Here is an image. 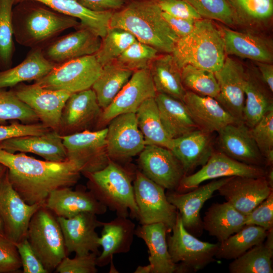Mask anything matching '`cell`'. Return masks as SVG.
Instances as JSON below:
<instances>
[{"mask_svg": "<svg viewBox=\"0 0 273 273\" xmlns=\"http://www.w3.org/2000/svg\"><path fill=\"white\" fill-rule=\"evenodd\" d=\"M0 163L7 169L9 179L25 202L44 205L54 191L71 187L80 172L72 162L40 160L25 153H11L0 148Z\"/></svg>", "mask_w": 273, "mask_h": 273, "instance_id": "1", "label": "cell"}, {"mask_svg": "<svg viewBox=\"0 0 273 273\" xmlns=\"http://www.w3.org/2000/svg\"><path fill=\"white\" fill-rule=\"evenodd\" d=\"M113 12L109 28L124 30L138 41L171 54L178 39L162 16L156 0H134Z\"/></svg>", "mask_w": 273, "mask_h": 273, "instance_id": "2", "label": "cell"}, {"mask_svg": "<svg viewBox=\"0 0 273 273\" xmlns=\"http://www.w3.org/2000/svg\"><path fill=\"white\" fill-rule=\"evenodd\" d=\"M80 22L35 1L17 4L12 12L13 36L20 44L42 48L65 30L78 28Z\"/></svg>", "mask_w": 273, "mask_h": 273, "instance_id": "3", "label": "cell"}, {"mask_svg": "<svg viewBox=\"0 0 273 273\" xmlns=\"http://www.w3.org/2000/svg\"><path fill=\"white\" fill-rule=\"evenodd\" d=\"M171 54L180 69L190 64L215 72L226 57L221 31L211 20H197L193 30L178 38Z\"/></svg>", "mask_w": 273, "mask_h": 273, "instance_id": "4", "label": "cell"}, {"mask_svg": "<svg viewBox=\"0 0 273 273\" xmlns=\"http://www.w3.org/2000/svg\"><path fill=\"white\" fill-rule=\"evenodd\" d=\"M84 175L88 179V190L107 209L118 216L138 219L132 182L135 175L111 160L104 168Z\"/></svg>", "mask_w": 273, "mask_h": 273, "instance_id": "5", "label": "cell"}, {"mask_svg": "<svg viewBox=\"0 0 273 273\" xmlns=\"http://www.w3.org/2000/svg\"><path fill=\"white\" fill-rule=\"evenodd\" d=\"M26 238L48 271L55 270L67 256L57 216L44 205L32 216Z\"/></svg>", "mask_w": 273, "mask_h": 273, "instance_id": "6", "label": "cell"}, {"mask_svg": "<svg viewBox=\"0 0 273 273\" xmlns=\"http://www.w3.org/2000/svg\"><path fill=\"white\" fill-rule=\"evenodd\" d=\"M171 231L167 238L168 249L178 273L197 271L215 260L219 242L199 240L184 227L178 212Z\"/></svg>", "mask_w": 273, "mask_h": 273, "instance_id": "7", "label": "cell"}, {"mask_svg": "<svg viewBox=\"0 0 273 273\" xmlns=\"http://www.w3.org/2000/svg\"><path fill=\"white\" fill-rule=\"evenodd\" d=\"M102 67L95 54L85 56L56 66L34 83L47 89L72 94L90 88Z\"/></svg>", "mask_w": 273, "mask_h": 273, "instance_id": "8", "label": "cell"}, {"mask_svg": "<svg viewBox=\"0 0 273 273\" xmlns=\"http://www.w3.org/2000/svg\"><path fill=\"white\" fill-rule=\"evenodd\" d=\"M133 191L141 224H165L170 231L175 223L178 211L167 200L165 189L141 171L136 170L133 181Z\"/></svg>", "mask_w": 273, "mask_h": 273, "instance_id": "9", "label": "cell"}, {"mask_svg": "<svg viewBox=\"0 0 273 273\" xmlns=\"http://www.w3.org/2000/svg\"><path fill=\"white\" fill-rule=\"evenodd\" d=\"M107 128H103L61 136L67 160L83 174L104 168L110 161L107 151Z\"/></svg>", "mask_w": 273, "mask_h": 273, "instance_id": "10", "label": "cell"}, {"mask_svg": "<svg viewBox=\"0 0 273 273\" xmlns=\"http://www.w3.org/2000/svg\"><path fill=\"white\" fill-rule=\"evenodd\" d=\"M41 205L24 201L10 183L7 170L0 179V216L5 235L15 243L26 238L30 221Z\"/></svg>", "mask_w": 273, "mask_h": 273, "instance_id": "11", "label": "cell"}, {"mask_svg": "<svg viewBox=\"0 0 273 273\" xmlns=\"http://www.w3.org/2000/svg\"><path fill=\"white\" fill-rule=\"evenodd\" d=\"M267 170L262 166L247 164L236 160L220 151H214L205 165L196 172L185 175L175 191L185 193L208 180L232 176H265Z\"/></svg>", "mask_w": 273, "mask_h": 273, "instance_id": "12", "label": "cell"}, {"mask_svg": "<svg viewBox=\"0 0 273 273\" xmlns=\"http://www.w3.org/2000/svg\"><path fill=\"white\" fill-rule=\"evenodd\" d=\"M156 93L149 69L133 72L111 103L103 110L96 127L98 129L103 128L119 115L135 113L146 100L155 98Z\"/></svg>", "mask_w": 273, "mask_h": 273, "instance_id": "13", "label": "cell"}, {"mask_svg": "<svg viewBox=\"0 0 273 273\" xmlns=\"http://www.w3.org/2000/svg\"><path fill=\"white\" fill-rule=\"evenodd\" d=\"M11 89L35 112L40 122L49 129L57 131L62 109L71 93L47 89L34 83H20Z\"/></svg>", "mask_w": 273, "mask_h": 273, "instance_id": "14", "label": "cell"}, {"mask_svg": "<svg viewBox=\"0 0 273 273\" xmlns=\"http://www.w3.org/2000/svg\"><path fill=\"white\" fill-rule=\"evenodd\" d=\"M108 124L106 144L110 160L124 161L139 154L144 149L146 144L135 113L119 115Z\"/></svg>", "mask_w": 273, "mask_h": 273, "instance_id": "15", "label": "cell"}, {"mask_svg": "<svg viewBox=\"0 0 273 273\" xmlns=\"http://www.w3.org/2000/svg\"><path fill=\"white\" fill-rule=\"evenodd\" d=\"M92 88L72 93L62 109L58 133L67 135L89 130L97 125L102 112Z\"/></svg>", "mask_w": 273, "mask_h": 273, "instance_id": "16", "label": "cell"}, {"mask_svg": "<svg viewBox=\"0 0 273 273\" xmlns=\"http://www.w3.org/2000/svg\"><path fill=\"white\" fill-rule=\"evenodd\" d=\"M139 155V164L144 175L165 189L176 190L185 174L170 149L146 145Z\"/></svg>", "mask_w": 273, "mask_h": 273, "instance_id": "17", "label": "cell"}, {"mask_svg": "<svg viewBox=\"0 0 273 273\" xmlns=\"http://www.w3.org/2000/svg\"><path fill=\"white\" fill-rule=\"evenodd\" d=\"M230 178L213 179L185 193L169 191L166 194L168 201L176 208L184 227L188 232L193 235H201L203 230L200 216L201 209L213 193Z\"/></svg>", "mask_w": 273, "mask_h": 273, "instance_id": "18", "label": "cell"}, {"mask_svg": "<svg viewBox=\"0 0 273 273\" xmlns=\"http://www.w3.org/2000/svg\"><path fill=\"white\" fill-rule=\"evenodd\" d=\"M102 38L89 29L80 26L76 31L57 37L41 49L50 63L58 65L72 60L95 54Z\"/></svg>", "mask_w": 273, "mask_h": 273, "instance_id": "19", "label": "cell"}, {"mask_svg": "<svg viewBox=\"0 0 273 273\" xmlns=\"http://www.w3.org/2000/svg\"><path fill=\"white\" fill-rule=\"evenodd\" d=\"M57 217L67 255L71 253L80 255L90 252L98 256L100 254V237L96 230L102 226L103 221L97 219V215L84 212L68 218Z\"/></svg>", "mask_w": 273, "mask_h": 273, "instance_id": "20", "label": "cell"}, {"mask_svg": "<svg viewBox=\"0 0 273 273\" xmlns=\"http://www.w3.org/2000/svg\"><path fill=\"white\" fill-rule=\"evenodd\" d=\"M246 71L237 61L225 57L222 67L214 72L219 92L215 99L237 123L243 122Z\"/></svg>", "mask_w": 273, "mask_h": 273, "instance_id": "21", "label": "cell"}, {"mask_svg": "<svg viewBox=\"0 0 273 273\" xmlns=\"http://www.w3.org/2000/svg\"><path fill=\"white\" fill-rule=\"evenodd\" d=\"M226 201L246 215L265 199L271 189L265 176H232L217 190Z\"/></svg>", "mask_w": 273, "mask_h": 273, "instance_id": "22", "label": "cell"}, {"mask_svg": "<svg viewBox=\"0 0 273 273\" xmlns=\"http://www.w3.org/2000/svg\"><path fill=\"white\" fill-rule=\"evenodd\" d=\"M217 133L219 151L242 163L259 166L266 165L250 128L243 122L228 124Z\"/></svg>", "mask_w": 273, "mask_h": 273, "instance_id": "23", "label": "cell"}, {"mask_svg": "<svg viewBox=\"0 0 273 273\" xmlns=\"http://www.w3.org/2000/svg\"><path fill=\"white\" fill-rule=\"evenodd\" d=\"M57 217L70 218L81 213L104 214L107 208L86 189L65 187L53 191L44 204Z\"/></svg>", "mask_w": 273, "mask_h": 273, "instance_id": "24", "label": "cell"}, {"mask_svg": "<svg viewBox=\"0 0 273 273\" xmlns=\"http://www.w3.org/2000/svg\"><path fill=\"white\" fill-rule=\"evenodd\" d=\"M0 148L11 153H33L52 162L67 160L62 136L52 130L41 135L20 136L4 140L0 142Z\"/></svg>", "mask_w": 273, "mask_h": 273, "instance_id": "25", "label": "cell"}, {"mask_svg": "<svg viewBox=\"0 0 273 273\" xmlns=\"http://www.w3.org/2000/svg\"><path fill=\"white\" fill-rule=\"evenodd\" d=\"M183 102L198 128L212 133L225 126L237 123L215 99L186 91Z\"/></svg>", "mask_w": 273, "mask_h": 273, "instance_id": "26", "label": "cell"}, {"mask_svg": "<svg viewBox=\"0 0 273 273\" xmlns=\"http://www.w3.org/2000/svg\"><path fill=\"white\" fill-rule=\"evenodd\" d=\"M211 133L196 129L172 140L170 150L180 163L185 175L206 164L214 152Z\"/></svg>", "mask_w": 273, "mask_h": 273, "instance_id": "27", "label": "cell"}, {"mask_svg": "<svg viewBox=\"0 0 273 273\" xmlns=\"http://www.w3.org/2000/svg\"><path fill=\"white\" fill-rule=\"evenodd\" d=\"M99 243L102 251L97 256V266L109 263L114 254L129 251L135 235V224L128 217L118 216L109 222H103Z\"/></svg>", "mask_w": 273, "mask_h": 273, "instance_id": "28", "label": "cell"}, {"mask_svg": "<svg viewBox=\"0 0 273 273\" xmlns=\"http://www.w3.org/2000/svg\"><path fill=\"white\" fill-rule=\"evenodd\" d=\"M170 230L163 223L141 224L135 229V235L146 244L152 273L177 272V265L169 254L166 235Z\"/></svg>", "mask_w": 273, "mask_h": 273, "instance_id": "29", "label": "cell"}, {"mask_svg": "<svg viewBox=\"0 0 273 273\" xmlns=\"http://www.w3.org/2000/svg\"><path fill=\"white\" fill-rule=\"evenodd\" d=\"M221 31L226 55L247 58L257 62H272V49L265 39L251 33L226 28Z\"/></svg>", "mask_w": 273, "mask_h": 273, "instance_id": "30", "label": "cell"}, {"mask_svg": "<svg viewBox=\"0 0 273 273\" xmlns=\"http://www.w3.org/2000/svg\"><path fill=\"white\" fill-rule=\"evenodd\" d=\"M28 0H15L14 4ZM39 2L64 15L80 20L86 27L103 38L109 28L113 11L96 12L82 6L77 0H31Z\"/></svg>", "mask_w": 273, "mask_h": 273, "instance_id": "31", "label": "cell"}, {"mask_svg": "<svg viewBox=\"0 0 273 273\" xmlns=\"http://www.w3.org/2000/svg\"><path fill=\"white\" fill-rule=\"evenodd\" d=\"M246 215L228 202L213 203L207 209L202 220L203 230L220 243L245 225Z\"/></svg>", "mask_w": 273, "mask_h": 273, "instance_id": "32", "label": "cell"}, {"mask_svg": "<svg viewBox=\"0 0 273 273\" xmlns=\"http://www.w3.org/2000/svg\"><path fill=\"white\" fill-rule=\"evenodd\" d=\"M155 99L162 125L170 138L176 139L199 129L183 101L158 93Z\"/></svg>", "mask_w": 273, "mask_h": 273, "instance_id": "33", "label": "cell"}, {"mask_svg": "<svg viewBox=\"0 0 273 273\" xmlns=\"http://www.w3.org/2000/svg\"><path fill=\"white\" fill-rule=\"evenodd\" d=\"M41 49H31L19 64L0 70V89L12 88L24 81H35L48 74L56 65L46 59Z\"/></svg>", "mask_w": 273, "mask_h": 273, "instance_id": "34", "label": "cell"}, {"mask_svg": "<svg viewBox=\"0 0 273 273\" xmlns=\"http://www.w3.org/2000/svg\"><path fill=\"white\" fill-rule=\"evenodd\" d=\"M268 91L270 90L260 76L246 71L243 122L249 128L253 127L268 111L273 109V101Z\"/></svg>", "mask_w": 273, "mask_h": 273, "instance_id": "35", "label": "cell"}, {"mask_svg": "<svg viewBox=\"0 0 273 273\" xmlns=\"http://www.w3.org/2000/svg\"><path fill=\"white\" fill-rule=\"evenodd\" d=\"M156 93L183 101L186 93L181 81V69L171 54L158 56L149 68Z\"/></svg>", "mask_w": 273, "mask_h": 273, "instance_id": "36", "label": "cell"}, {"mask_svg": "<svg viewBox=\"0 0 273 273\" xmlns=\"http://www.w3.org/2000/svg\"><path fill=\"white\" fill-rule=\"evenodd\" d=\"M138 125L146 145H156L170 150L172 140L165 131L155 98L146 100L135 112Z\"/></svg>", "mask_w": 273, "mask_h": 273, "instance_id": "37", "label": "cell"}, {"mask_svg": "<svg viewBox=\"0 0 273 273\" xmlns=\"http://www.w3.org/2000/svg\"><path fill=\"white\" fill-rule=\"evenodd\" d=\"M133 72L123 68L114 62L103 66L92 86L102 110L107 108L128 81Z\"/></svg>", "mask_w": 273, "mask_h": 273, "instance_id": "38", "label": "cell"}, {"mask_svg": "<svg viewBox=\"0 0 273 273\" xmlns=\"http://www.w3.org/2000/svg\"><path fill=\"white\" fill-rule=\"evenodd\" d=\"M267 231L255 225L241 230L219 243L215 255L219 259H235L255 246L264 242Z\"/></svg>", "mask_w": 273, "mask_h": 273, "instance_id": "39", "label": "cell"}, {"mask_svg": "<svg viewBox=\"0 0 273 273\" xmlns=\"http://www.w3.org/2000/svg\"><path fill=\"white\" fill-rule=\"evenodd\" d=\"M273 248L264 242L254 246L229 264L231 273H272Z\"/></svg>", "mask_w": 273, "mask_h": 273, "instance_id": "40", "label": "cell"}, {"mask_svg": "<svg viewBox=\"0 0 273 273\" xmlns=\"http://www.w3.org/2000/svg\"><path fill=\"white\" fill-rule=\"evenodd\" d=\"M182 83L187 91L216 98L219 87L214 72L188 64L181 68Z\"/></svg>", "mask_w": 273, "mask_h": 273, "instance_id": "41", "label": "cell"}, {"mask_svg": "<svg viewBox=\"0 0 273 273\" xmlns=\"http://www.w3.org/2000/svg\"><path fill=\"white\" fill-rule=\"evenodd\" d=\"M15 0H0V70L12 67L15 51L12 28Z\"/></svg>", "mask_w": 273, "mask_h": 273, "instance_id": "42", "label": "cell"}, {"mask_svg": "<svg viewBox=\"0 0 273 273\" xmlns=\"http://www.w3.org/2000/svg\"><path fill=\"white\" fill-rule=\"evenodd\" d=\"M136 39L129 32L120 28H109L102 38L101 46L95 54L102 66L114 62Z\"/></svg>", "mask_w": 273, "mask_h": 273, "instance_id": "43", "label": "cell"}, {"mask_svg": "<svg viewBox=\"0 0 273 273\" xmlns=\"http://www.w3.org/2000/svg\"><path fill=\"white\" fill-rule=\"evenodd\" d=\"M10 120L20 121L24 124L39 122L35 112L11 89H0V125L8 124Z\"/></svg>", "mask_w": 273, "mask_h": 273, "instance_id": "44", "label": "cell"}, {"mask_svg": "<svg viewBox=\"0 0 273 273\" xmlns=\"http://www.w3.org/2000/svg\"><path fill=\"white\" fill-rule=\"evenodd\" d=\"M158 52L155 48L136 40L114 62L119 66L133 72L147 69L158 56Z\"/></svg>", "mask_w": 273, "mask_h": 273, "instance_id": "45", "label": "cell"}, {"mask_svg": "<svg viewBox=\"0 0 273 273\" xmlns=\"http://www.w3.org/2000/svg\"><path fill=\"white\" fill-rule=\"evenodd\" d=\"M190 4L202 18L215 20L231 25L237 15L228 0H184Z\"/></svg>", "mask_w": 273, "mask_h": 273, "instance_id": "46", "label": "cell"}, {"mask_svg": "<svg viewBox=\"0 0 273 273\" xmlns=\"http://www.w3.org/2000/svg\"><path fill=\"white\" fill-rule=\"evenodd\" d=\"M250 129L266 165L271 166L273 163V109L268 111Z\"/></svg>", "mask_w": 273, "mask_h": 273, "instance_id": "47", "label": "cell"}, {"mask_svg": "<svg viewBox=\"0 0 273 273\" xmlns=\"http://www.w3.org/2000/svg\"><path fill=\"white\" fill-rule=\"evenodd\" d=\"M228 1L236 15L240 13L251 19L263 21L273 14V0Z\"/></svg>", "mask_w": 273, "mask_h": 273, "instance_id": "48", "label": "cell"}, {"mask_svg": "<svg viewBox=\"0 0 273 273\" xmlns=\"http://www.w3.org/2000/svg\"><path fill=\"white\" fill-rule=\"evenodd\" d=\"M98 255L90 252L84 254H75L74 258L65 257L55 270L59 273H96V259Z\"/></svg>", "mask_w": 273, "mask_h": 273, "instance_id": "49", "label": "cell"}, {"mask_svg": "<svg viewBox=\"0 0 273 273\" xmlns=\"http://www.w3.org/2000/svg\"><path fill=\"white\" fill-rule=\"evenodd\" d=\"M22 267L15 243L5 235H0V273H12Z\"/></svg>", "mask_w": 273, "mask_h": 273, "instance_id": "50", "label": "cell"}, {"mask_svg": "<svg viewBox=\"0 0 273 273\" xmlns=\"http://www.w3.org/2000/svg\"><path fill=\"white\" fill-rule=\"evenodd\" d=\"M245 225H255L266 231L273 228V191L246 215Z\"/></svg>", "mask_w": 273, "mask_h": 273, "instance_id": "51", "label": "cell"}, {"mask_svg": "<svg viewBox=\"0 0 273 273\" xmlns=\"http://www.w3.org/2000/svg\"><path fill=\"white\" fill-rule=\"evenodd\" d=\"M51 130L40 122L24 124L13 121L10 124L0 125V142L20 136L41 135Z\"/></svg>", "mask_w": 273, "mask_h": 273, "instance_id": "52", "label": "cell"}, {"mask_svg": "<svg viewBox=\"0 0 273 273\" xmlns=\"http://www.w3.org/2000/svg\"><path fill=\"white\" fill-rule=\"evenodd\" d=\"M23 273H48L32 249L27 238L15 243Z\"/></svg>", "mask_w": 273, "mask_h": 273, "instance_id": "53", "label": "cell"}, {"mask_svg": "<svg viewBox=\"0 0 273 273\" xmlns=\"http://www.w3.org/2000/svg\"><path fill=\"white\" fill-rule=\"evenodd\" d=\"M162 12L172 16L190 20L202 18L195 9L184 0H156Z\"/></svg>", "mask_w": 273, "mask_h": 273, "instance_id": "54", "label": "cell"}, {"mask_svg": "<svg viewBox=\"0 0 273 273\" xmlns=\"http://www.w3.org/2000/svg\"><path fill=\"white\" fill-rule=\"evenodd\" d=\"M162 16L179 38L189 34L194 29L196 21L175 17L163 12Z\"/></svg>", "mask_w": 273, "mask_h": 273, "instance_id": "55", "label": "cell"}, {"mask_svg": "<svg viewBox=\"0 0 273 273\" xmlns=\"http://www.w3.org/2000/svg\"><path fill=\"white\" fill-rule=\"evenodd\" d=\"M85 8L96 12L112 11L122 8L125 0H77Z\"/></svg>", "mask_w": 273, "mask_h": 273, "instance_id": "56", "label": "cell"}, {"mask_svg": "<svg viewBox=\"0 0 273 273\" xmlns=\"http://www.w3.org/2000/svg\"><path fill=\"white\" fill-rule=\"evenodd\" d=\"M259 69V76L268 88L273 92V66L270 63L257 62Z\"/></svg>", "mask_w": 273, "mask_h": 273, "instance_id": "57", "label": "cell"}, {"mask_svg": "<svg viewBox=\"0 0 273 273\" xmlns=\"http://www.w3.org/2000/svg\"><path fill=\"white\" fill-rule=\"evenodd\" d=\"M134 273H152V267L150 264L145 266H139Z\"/></svg>", "mask_w": 273, "mask_h": 273, "instance_id": "58", "label": "cell"}, {"mask_svg": "<svg viewBox=\"0 0 273 273\" xmlns=\"http://www.w3.org/2000/svg\"><path fill=\"white\" fill-rule=\"evenodd\" d=\"M270 167V168L269 169V170L268 171L267 170V173L265 177L269 187L271 189H273V169L272 166L271 168V166Z\"/></svg>", "mask_w": 273, "mask_h": 273, "instance_id": "59", "label": "cell"}, {"mask_svg": "<svg viewBox=\"0 0 273 273\" xmlns=\"http://www.w3.org/2000/svg\"><path fill=\"white\" fill-rule=\"evenodd\" d=\"M7 168L0 163V179L3 177L7 171Z\"/></svg>", "mask_w": 273, "mask_h": 273, "instance_id": "60", "label": "cell"}, {"mask_svg": "<svg viewBox=\"0 0 273 273\" xmlns=\"http://www.w3.org/2000/svg\"><path fill=\"white\" fill-rule=\"evenodd\" d=\"M0 235H5L3 223L0 216Z\"/></svg>", "mask_w": 273, "mask_h": 273, "instance_id": "61", "label": "cell"}]
</instances>
